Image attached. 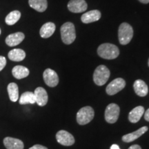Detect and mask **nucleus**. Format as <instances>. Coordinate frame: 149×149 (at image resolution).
<instances>
[{
	"mask_svg": "<svg viewBox=\"0 0 149 149\" xmlns=\"http://www.w3.org/2000/svg\"><path fill=\"white\" fill-rule=\"evenodd\" d=\"M139 1L142 3H149V0H139Z\"/></svg>",
	"mask_w": 149,
	"mask_h": 149,
	"instance_id": "30",
	"label": "nucleus"
},
{
	"mask_svg": "<svg viewBox=\"0 0 149 149\" xmlns=\"http://www.w3.org/2000/svg\"><path fill=\"white\" fill-rule=\"evenodd\" d=\"M97 54L103 59H114L120 55V51L114 44L104 43L98 47Z\"/></svg>",
	"mask_w": 149,
	"mask_h": 149,
	"instance_id": "1",
	"label": "nucleus"
},
{
	"mask_svg": "<svg viewBox=\"0 0 149 149\" xmlns=\"http://www.w3.org/2000/svg\"><path fill=\"white\" fill-rule=\"evenodd\" d=\"M144 108L141 106L135 107L130 112L129 115H128V120L131 123H137L139 122L141 117L144 115Z\"/></svg>",
	"mask_w": 149,
	"mask_h": 149,
	"instance_id": "18",
	"label": "nucleus"
},
{
	"mask_svg": "<svg viewBox=\"0 0 149 149\" xmlns=\"http://www.w3.org/2000/svg\"><path fill=\"white\" fill-rule=\"evenodd\" d=\"M29 6L37 12H44L48 7L47 0H29Z\"/></svg>",
	"mask_w": 149,
	"mask_h": 149,
	"instance_id": "20",
	"label": "nucleus"
},
{
	"mask_svg": "<svg viewBox=\"0 0 149 149\" xmlns=\"http://www.w3.org/2000/svg\"><path fill=\"white\" fill-rule=\"evenodd\" d=\"M21 17V13L19 10H13L6 17L5 22L7 25L13 26L15 24Z\"/></svg>",
	"mask_w": 149,
	"mask_h": 149,
	"instance_id": "24",
	"label": "nucleus"
},
{
	"mask_svg": "<svg viewBox=\"0 0 149 149\" xmlns=\"http://www.w3.org/2000/svg\"><path fill=\"white\" fill-rule=\"evenodd\" d=\"M101 13L98 10H93L85 13L81 17V20L84 24H90L97 22L101 18Z\"/></svg>",
	"mask_w": 149,
	"mask_h": 149,
	"instance_id": "13",
	"label": "nucleus"
},
{
	"mask_svg": "<svg viewBox=\"0 0 149 149\" xmlns=\"http://www.w3.org/2000/svg\"><path fill=\"white\" fill-rule=\"evenodd\" d=\"M29 149H48L46 147L42 146V145H40V144H36V145H34V146L31 147Z\"/></svg>",
	"mask_w": 149,
	"mask_h": 149,
	"instance_id": "26",
	"label": "nucleus"
},
{
	"mask_svg": "<svg viewBox=\"0 0 149 149\" xmlns=\"http://www.w3.org/2000/svg\"><path fill=\"white\" fill-rule=\"evenodd\" d=\"M55 29L56 26L55 24L53 22H47V23L44 24L40 29V36L44 39L49 38L55 33Z\"/></svg>",
	"mask_w": 149,
	"mask_h": 149,
	"instance_id": "17",
	"label": "nucleus"
},
{
	"mask_svg": "<svg viewBox=\"0 0 149 149\" xmlns=\"http://www.w3.org/2000/svg\"><path fill=\"white\" fill-rule=\"evenodd\" d=\"M35 101L40 107H44L48 102V96L46 91L42 87H37L34 92Z\"/></svg>",
	"mask_w": 149,
	"mask_h": 149,
	"instance_id": "12",
	"label": "nucleus"
},
{
	"mask_svg": "<svg viewBox=\"0 0 149 149\" xmlns=\"http://www.w3.org/2000/svg\"><path fill=\"white\" fill-rule=\"evenodd\" d=\"M19 103L22 104V105L28 104H34L35 103H36L34 93L30 92V91L24 92L20 97L19 100Z\"/></svg>",
	"mask_w": 149,
	"mask_h": 149,
	"instance_id": "23",
	"label": "nucleus"
},
{
	"mask_svg": "<svg viewBox=\"0 0 149 149\" xmlns=\"http://www.w3.org/2000/svg\"><path fill=\"white\" fill-rule=\"evenodd\" d=\"M134 91L139 97H145L148 93V88L146 84L141 79H137L133 84Z\"/></svg>",
	"mask_w": 149,
	"mask_h": 149,
	"instance_id": "16",
	"label": "nucleus"
},
{
	"mask_svg": "<svg viewBox=\"0 0 149 149\" xmlns=\"http://www.w3.org/2000/svg\"><path fill=\"white\" fill-rule=\"evenodd\" d=\"M94 116L95 112L92 107H83L77 112V122L79 125H86L92 121Z\"/></svg>",
	"mask_w": 149,
	"mask_h": 149,
	"instance_id": "5",
	"label": "nucleus"
},
{
	"mask_svg": "<svg viewBox=\"0 0 149 149\" xmlns=\"http://www.w3.org/2000/svg\"><path fill=\"white\" fill-rule=\"evenodd\" d=\"M133 37V29L129 24L124 22L119 27V42L122 45H126L130 43Z\"/></svg>",
	"mask_w": 149,
	"mask_h": 149,
	"instance_id": "3",
	"label": "nucleus"
},
{
	"mask_svg": "<svg viewBox=\"0 0 149 149\" xmlns=\"http://www.w3.org/2000/svg\"><path fill=\"white\" fill-rule=\"evenodd\" d=\"M7 91L10 101L15 102L19 100V88L17 84L12 82L10 83L7 87Z\"/></svg>",
	"mask_w": 149,
	"mask_h": 149,
	"instance_id": "22",
	"label": "nucleus"
},
{
	"mask_svg": "<svg viewBox=\"0 0 149 149\" xmlns=\"http://www.w3.org/2000/svg\"><path fill=\"white\" fill-rule=\"evenodd\" d=\"M120 109L116 104H110L105 111V120L109 124H114L117 121L120 115Z\"/></svg>",
	"mask_w": 149,
	"mask_h": 149,
	"instance_id": "6",
	"label": "nucleus"
},
{
	"mask_svg": "<svg viewBox=\"0 0 149 149\" xmlns=\"http://www.w3.org/2000/svg\"><path fill=\"white\" fill-rule=\"evenodd\" d=\"M148 66H149V59H148Z\"/></svg>",
	"mask_w": 149,
	"mask_h": 149,
	"instance_id": "32",
	"label": "nucleus"
},
{
	"mask_svg": "<svg viewBox=\"0 0 149 149\" xmlns=\"http://www.w3.org/2000/svg\"><path fill=\"white\" fill-rule=\"evenodd\" d=\"M111 149H120L118 145L117 144H113L111 146Z\"/></svg>",
	"mask_w": 149,
	"mask_h": 149,
	"instance_id": "29",
	"label": "nucleus"
},
{
	"mask_svg": "<svg viewBox=\"0 0 149 149\" xmlns=\"http://www.w3.org/2000/svg\"><path fill=\"white\" fill-rule=\"evenodd\" d=\"M144 119L147 122H149V109H147L144 113Z\"/></svg>",
	"mask_w": 149,
	"mask_h": 149,
	"instance_id": "27",
	"label": "nucleus"
},
{
	"mask_svg": "<svg viewBox=\"0 0 149 149\" xmlns=\"http://www.w3.org/2000/svg\"><path fill=\"white\" fill-rule=\"evenodd\" d=\"M29 73V70L26 67L21 66V65L15 66L12 70L13 75L15 78L17 79H21L28 77Z\"/></svg>",
	"mask_w": 149,
	"mask_h": 149,
	"instance_id": "19",
	"label": "nucleus"
},
{
	"mask_svg": "<svg viewBox=\"0 0 149 149\" xmlns=\"http://www.w3.org/2000/svg\"><path fill=\"white\" fill-rule=\"evenodd\" d=\"M6 65V59L3 56H0V71H1Z\"/></svg>",
	"mask_w": 149,
	"mask_h": 149,
	"instance_id": "25",
	"label": "nucleus"
},
{
	"mask_svg": "<svg viewBox=\"0 0 149 149\" xmlns=\"http://www.w3.org/2000/svg\"><path fill=\"white\" fill-rule=\"evenodd\" d=\"M3 144L7 149H24L23 141L20 139L7 137L3 139Z\"/></svg>",
	"mask_w": 149,
	"mask_h": 149,
	"instance_id": "14",
	"label": "nucleus"
},
{
	"mask_svg": "<svg viewBox=\"0 0 149 149\" xmlns=\"http://www.w3.org/2000/svg\"><path fill=\"white\" fill-rule=\"evenodd\" d=\"M126 86L125 80L122 78H117L111 81L109 85L107 86L106 91L109 95H114L117 94Z\"/></svg>",
	"mask_w": 149,
	"mask_h": 149,
	"instance_id": "7",
	"label": "nucleus"
},
{
	"mask_svg": "<svg viewBox=\"0 0 149 149\" xmlns=\"http://www.w3.org/2000/svg\"><path fill=\"white\" fill-rule=\"evenodd\" d=\"M8 57L11 61H21L25 59L26 53L21 48H15L9 52Z\"/></svg>",
	"mask_w": 149,
	"mask_h": 149,
	"instance_id": "21",
	"label": "nucleus"
},
{
	"mask_svg": "<svg viewBox=\"0 0 149 149\" xmlns=\"http://www.w3.org/2000/svg\"><path fill=\"white\" fill-rule=\"evenodd\" d=\"M60 32L61 40L65 44L69 45L75 40V28L71 22H68L63 24L60 29Z\"/></svg>",
	"mask_w": 149,
	"mask_h": 149,
	"instance_id": "2",
	"label": "nucleus"
},
{
	"mask_svg": "<svg viewBox=\"0 0 149 149\" xmlns=\"http://www.w3.org/2000/svg\"><path fill=\"white\" fill-rule=\"evenodd\" d=\"M128 149H141V147L137 144H135V145H132L131 146H130Z\"/></svg>",
	"mask_w": 149,
	"mask_h": 149,
	"instance_id": "28",
	"label": "nucleus"
},
{
	"mask_svg": "<svg viewBox=\"0 0 149 149\" xmlns=\"http://www.w3.org/2000/svg\"><path fill=\"white\" fill-rule=\"evenodd\" d=\"M148 130V128L147 126H143L139 128V129L137 130L135 132H133V133H130L128 134H126V135H124L122 137V140L123 141L126 143L131 142L137 138H139V137H141V135H144V134L146 133L147 130Z\"/></svg>",
	"mask_w": 149,
	"mask_h": 149,
	"instance_id": "15",
	"label": "nucleus"
},
{
	"mask_svg": "<svg viewBox=\"0 0 149 149\" xmlns=\"http://www.w3.org/2000/svg\"><path fill=\"white\" fill-rule=\"evenodd\" d=\"M1 29H0V35H1Z\"/></svg>",
	"mask_w": 149,
	"mask_h": 149,
	"instance_id": "31",
	"label": "nucleus"
},
{
	"mask_svg": "<svg viewBox=\"0 0 149 149\" xmlns=\"http://www.w3.org/2000/svg\"><path fill=\"white\" fill-rule=\"evenodd\" d=\"M44 82L49 87H55L59 83V77L55 70L47 68L43 73Z\"/></svg>",
	"mask_w": 149,
	"mask_h": 149,
	"instance_id": "8",
	"label": "nucleus"
},
{
	"mask_svg": "<svg viewBox=\"0 0 149 149\" xmlns=\"http://www.w3.org/2000/svg\"><path fill=\"white\" fill-rule=\"evenodd\" d=\"M25 38V35L22 32H17L13 34L9 35L8 37L6 38V44L8 46L13 47V46H16L23 42Z\"/></svg>",
	"mask_w": 149,
	"mask_h": 149,
	"instance_id": "11",
	"label": "nucleus"
},
{
	"mask_svg": "<svg viewBox=\"0 0 149 149\" xmlns=\"http://www.w3.org/2000/svg\"><path fill=\"white\" fill-rule=\"evenodd\" d=\"M110 70L104 65L97 67L93 73V81L97 86H103L107 83L110 77Z\"/></svg>",
	"mask_w": 149,
	"mask_h": 149,
	"instance_id": "4",
	"label": "nucleus"
},
{
	"mask_svg": "<svg viewBox=\"0 0 149 149\" xmlns=\"http://www.w3.org/2000/svg\"><path fill=\"white\" fill-rule=\"evenodd\" d=\"M56 139L59 144L63 146H72L74 143V138L71 134L66 130H59L56 134Z\"/></svg>",
	"mask_w": 149,
	"mask_h": 149,
	"instance_id": "9",
	"label": "nucleus"
},
{
	"mask_svg": "<svg viewBox=\"0 0 149 149\" xmlns=\"http://www.w3.org/2000/svg\"><path fill=\"white\" fill-rule=\"evenodd\" d=\"M68 9L74 13H80L86 10L88 5L85 0H70L67 5Z\"/></svg>",
	"mask_w": 149,
	"mask_h": 149,
	"instance_id": "10",
	"label": "nucleus"
}]
</instances>
